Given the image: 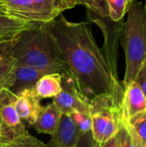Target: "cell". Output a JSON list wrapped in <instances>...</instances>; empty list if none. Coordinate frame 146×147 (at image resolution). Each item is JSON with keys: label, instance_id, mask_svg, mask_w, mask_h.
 Returning <instances> with one entry per match:
<instances>
[{"label": "cell", "instance_id": "cell-28", "mask_svg": "<svg viewBox=\"0 0 146 147\" xmlns=\"http://www.w3.org/2000/svg\"><path fill=\"white\" fill-rule=\"evenodd\" d=\"M0 145H2V141H1V117H0Z\"/></svg>", "mask_w": 146, "mask_h": 147}, {"label": "cell", "instance_id": "cell-7", "mask_svg": "<svg viewBox=\"0 0 146 147\" xmlns=\"http://www.w3.org/2000/svg\"><path fill=\"white\" fill-rule=\"evenodd\" d=\"M93 21L98 24L103 32L105 43H104V54L113 73L118 77L117 71V54L118 45L120 40L121 30L123 22H113L109 18H102L95 15Z\"/></svg>", "mask_w": 146, "mask_h": 147}, {"label": "cell", "instance_id": "cell-25", "mask_svg": "<svg viewBox=\"0 0 146 147\" xmlns=\"http://www.w3.org/2000/svg\"><path fill=\"white\" fill-rule=\"evenodd\" d=\"M16 36H15L14 38L9 39V40H0V60L4 59L8 55H9V51L15 41Z\"/></svg>", "mask_w": 146, "mask_h": 147}, {"label": "cell", "instance_id": "cell-14", "mask_svg": "<svg viewBox=\"0 0 146 147\" xmlns=\"http://www.w3.org/2000/svg\"><path fill=\"white\" fill-rule=\"evenodd\" d=\"M62 89V77L59 73H49L41 77L34 85V90L40 99L53 98Z\"/></svg>", "mask_w": 146, "mask_h": 147}, {"label": "cell", "instance_id": "cell-2", "mask_svg": "<svg viewBox=\"0 0 146 147\" xmlns=\"http://www.w3.org/2000/svg\"><path fill=\"white\" fill-rule=\"evenodd\" d=\"M9 55L15 59V65L31 66L48 74L69 72L46 23H36L17 34Z\"/></svg>", "mask_w": 146, "mask_h": 147}, {"label": "cell", "instance_id": "cell-15", "mask_svg": "<svg viewBox=\"0 0 146 147\" xmlns=\"http://www.w3.org/2000/svg\"><path fill=\"white\" fill-rule=\"evenodd\" d=\"M36 23L9 16L0 10V39L9 40Z\"/></svg>", "mask_w": 146, "mask_h": 147}, {"label": "cell", "instance_id": "cell-12", "mask_svg": "<svg viewBox=\"0 0 146 147\" xmlns=\"http://www.w3.org/2000/svg\"><path fill=\"white\" fill-rule=\"evenodd\" d=\"M46 74L48 73L31 66L15 65L14 81L9 90L16 96L25 90L34 89L37 81Z\"/></svg>", "mask_w": 146, "mask_h": 147}, {"label": "cell", "instance_id": "cell-11", "mask_svg": "<svg viewBox=\"0 0 146 147\" xmlns=\"http://www.w3.org/2000/svg\"><path fill=\"white\" fill-rule=\"evenodd\" d=\"M122 110L123 116L126 119L146 112L145 96L135 81L124 88Z\"/></svg>", "mask_w": 146, "mask_h": 147}, {"label": "cell", "instance_id": "cell-27", "mask_svg": "<svg viewBox=\"0 0 146 147\" xmlns=\"http://www.w3.org/2000/svg\"><path fill=\"white\" fill-rule=\"evenodd\" d=\"M95 147H117V136L115 135L110 140H108V141L102 144H98L95 142Z\"/></svg>", "mask_w": 146, "mask_h": 147}, {"label": "cell", "instance_id": "cell-9", "mask_svg": "<svg viewBox=\"0 0 146 147\" xmlns=\"http://www.w3.org/2000/svg\"><path fill=\"white\" fill-rule=\"evenodd\" d=\"M82 134L76 126L72 117L68 114H62L58 127L52 135L49 147H75Z\"/></svg>", "mask_w": 146, "mask_h": 147}, {"label": "cell", "instance_id": "cell-16", "mask_svg": "<svg viewBox=\"0 0 146 147\" xmlns=\"http://www.w3.org/2000/svg\"><path fill=\"white\" fill-rule=\"evenodd\" d=\"M46 15L50 22L61 15L65 10L82 4L81 0H32Z\"/></svg>", "mask_w": 146, "mask_h": 147}, {"label": "cell", "instance_id": "cell-21", "mask_svg": "<svg viewBox=\"0 0 146 147\" xmlns=\"http://www.w3.org/2000/svg\"><path fill=\"white\" fill-rule=\"evenodd\" d=\"M82 5L87 7V9L94 15L102 17L108 18V11L106 3V0H81Z\"/></svg>", "mask_w": 146, "mask_h": 147}, {"label": "cell", "instance_id": "cell-22", "mask_svg": "<svg viewBox=\"0 0 146 147\" xmlns=\"http://www.w3.org/2000/svg\"><path fill=\"white\" fill-rule=\"evenodd\" d=\"M117 147H141L140 145L134 140L124 123L118 131L117 134Z\"/></svg>", "mask_w": 146, "mask_h": 147}, {"label": "cell", "instance_id": "cell-1", "mask_svg": "<svg viewBox=\"0 0 146 147\" xmlns=\"http://www.w3.org/2000/svg\"><path fill=\"white\" fill-rule=\"evenodd\" d=\"M46 25L65 58L69 74L83 96L90 101L109 94L123 99L122 83L110 69L89 22H70L60 15Z\"/></svg>", "mask_w": 146, "mask_h": 147}, {"label": "cell", "instance_id": "cell-19", "mask_svg": "<svg viewBox=\"0 0 146 147\" xmlns=\"http://www.w3.org/2000/svg\"><path fill=\"white\" fill-rule=\"evenodd\" d=\"M15 67V61L10 55L0 60V90H9L11 87L14 81Z\"/></svg>", "mask_w": 146, "mask_h": 147}, {"label": "cell", "instance_id": "cell-10", "mask_svg": "<svg viewBox=\"0 0 146 147\" xmlns=\"http://www.w3.org/2000/svg\"><path fill=\"white\" fill-rule=\"evenodd\" d=\"M40 100L34 89L25 90L16 95L15 109L23 122L33 125L42 107Z\"/></svg>", "mask_w": 146, "mask_h": 147}, {"label": "cell", "instance_id": "cell-8", "mask_svg": "<svg viewBox=\"0 0 146 147\" xmlns=\"http://www.w3.org/2000/svg\"><path fill=\"white\" fill-rule=\"evenodd\" d=\"M0 10L6 15L33 23H48L44 11L32 0H0Z\"/></svg>", "mask_w": 146, "mask_h": 147}, {"label": "cell", "instance_id": "cell-13", "mask_svg": "<svg viewBox=\"0 0 146 147\" xmlns=\"http://www.w3.org/2000/svg\"><path fill=\"white\" fill-rule=\"evenodd\" d=\"M62 113L52 102L46 106H42L35 121L31 126L40 134L53 135L55 133Z\"/></svg>", "mask_w": 146, "mask_h": 147}, {"label": "cell", "instance_id": "cell-29", "mask_svg": "<svg viewBox=\"0 0 146 147\" xmlns=\"http://www.w3.org/2000/svg\"><path fill=\"white\" fill-rule=\"evenodd\" d=\"M0 147H3V145H0Z\"/></svg>", "mask_w": 146, "mask_h": 147}, {"label": "cell", "instance_id": "cell-20", "mask_svg": "<svg viewBox=\"0 0 146 147\" xmlns=\"http://www.w3.org/2000/svg\"><path fill=\"white\" fill-rule=\"evenodd\" d=\"M3 147H49L42 141L28 133L18 136L12 141L3 145Z\"/></svg>", "mask_w": 146, "mask_h": 147}, {"label": "cell", "instance_id": "cell-4", "mask_svg": "<svg viewBox=\"0 0 146 147\" xmlns=\"http://www.w3.org/2000/svg\"><path fill=\"white\" fill-rule=\"evenodd\" d=\"M122 101L109 94L90 99L91 133L96 143H104L117 134L123 122Z\"/></svg>", "mask_w": 146, "mask_h": 147}, {"label": "cell", "instance_id": "cell-23", "mask_svg": "<svg viewBox=\"0 0 146 147\" xmlns=\"http://www.w3.org/2000/svg\"><path fill=\"white\" fill-rule=\"evenodd\" d=\"M71 115L82 135L91 131V118L89 114L76 112Z\"/></svg>", "mask_w": 146, "mask_h": 147}, {"label": "cell", "instance_id": "cell-6", "mask_svg": "<svg viewBox=\"0 0 146 147\" xmlns=\"http://www.w3.org/2000/svg\"><path fill=\"white\" fill-rule=\"evenodd\" d=\"M61 91L52 98V103L62 114L71 115L76 112L89 114V100L80 92L69 72L61 74Z\"/></svg>", "mask_w": 146, "mask_h": 147}, {"label": "cell", "instance_id": "cell-24", "mask_svg": "<svg viewBox=\"0 0 146 147\" xmlns=\"http://www.w3.org/2000/svg\"><path fill=\"white\" fill-rule=\"evenodd\" d=\"M134 81L139 84L146 98V60L142 65L140 70L139 71Z\"/></svg>", "mask_w": 146, "mask_h": 147}, {"label": "cell", "instance_id": "cell-17", "mask_svg": "<svg viewBox=\"0 0 146 147\" xmlns=\"http://www.w3.org/2000/svg\"><path fill=\"white\" fill-rule=\"evenodd\" d=\"M123 123L141 147H146V112L130 118L123 116Z\"/></svg>", "mask_w": 146, "mask_h": 147}, {"label": "cell", "instance_id": "cell-30", "mask_svg": "<svg viewBox=\"0 0 146 147\" xmlns=\"http://www.w3.org/2000/svg\"><path fill=\"white\" fill-rule=\"evenodd\" d=\"M145 8H146V0H145Z\"/></svg>", "mask_w": 146, "mask_h": 147}, {"label": "cell", "instance_id": "cell-5", "mask_svg": "<svg viewBox=\"0 0 146 147\" xmlns=\"http://www.w3.org/2000/svg\"><path fill=\"white\" fill-rule=\"evenodd\" d=\"M16 96L8 89L0 90V117L2 145L27 133L24 122L15 109Z\"/></svg>", "mask_w": 146, "mask_h": 147}, {"label": "cell", "instance_id": "cell-18", "mask_svg": "<svg viewBox=\"0 0 146 147\" xmlns=\"http://www.w3.org/2000/svg\"><path fill=\"white\" fill-rule=\"evenodd\" d=\"M134 0H106L108 18L113 22H120L128 12Z\"/></svg>", "mask_w": 146, "mask_h": 147}, {"label": "cell", "instance_id": "cell-31", "mask_svg": "<svg viewBox=\"0 0 146 147\" xmlns=\"http://www.w3.org/2000/svg\"><path fill=\"white\" fill-rule=\"evenodd\" d=\"M0 40H2V39H0Z\"/></svg>", "mask_w": 146, "mask_h": 147}, {"label": "cell", "instance_id": "cell-26", "mask_svg": "<svg viewBox=\"0 0 146 147\" xmlns=\"http://www.w3.org/2000/svg\"><path fill=\"white\" fill-rule=\"evenodd\" d=\"M75 147H95V140L93 139L91 131L83 134Z\"/></svg>", "mask_w": 146, "mask_h": 147}, {"label": "cell", "instance_id": "cell-3", "mask_svg": "<svg viewBox=\"0 0 146 147\" xmlns=\"http://www.w3.org/2000/svg\"><path fill=\"white\" fill-rule=\"evenodd\" d=\"M126 22L123 23L120 41L126 56L123 87L133 83L146 60V8L142 2L133 3Z\"/></svg>", "mask_w": 146, "mask_h": 147}]
</instances>
